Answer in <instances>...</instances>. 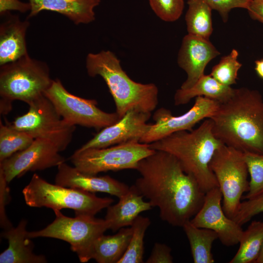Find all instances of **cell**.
I'll list each match as a JSON object with an SVG mask.
<instances>
[{"label":"cell","mask_w":263,"mask_h":263,"mask_svg":"<svg viewBox=\"0 0 263 263\" xmlns=\"http://www.w3.org/2000/svg\"><path fill=\"white\" fill-rule=\"evenodd\" d=\"M239 53L232 49L229 54L221 57L213 67L210 75L223 85L230 86L236 83L238 71L242 64L238 60Z\"/></svg>","instance_id":"29"},{"label":"cell","mask_w":263,"mask_h":263,"mask_svg":"<svg viewBox=\"0 0 263 263\" xmlns=\"http://www.w3.org/2000/svg\"><path fill=\"white\" fill-rule=\"evenodd\" d=\"M100 0H29L31 10L28 19L44 11L60 14L75 24H88L95 20L94 9Z\"/></svg>","instance_id":"19"},{"label":"cell","mask_w":263,"mask_h":263,"mask_svg":"<svg viewBox=\"0 0 263 263\" xmlns=\"http://www.w3.org/2000/svg\"><path fill=\"white\" fill-rule=\"evenodd\" d=\"M52 81L47 63L28 54L0 66V99L29 105L45 95Z\"/></svg>","instance_id":"6"},{"label":"cell","mask_w":263,"mask_h":263,"mask_svg":"<svg viewBox=\"0 0 263 263\" xmlns=\"http://www.w3.org/2000/svg\"><path fill=\"white\" fill-rule=\"evenodd\" d=\"M223 144L214 135L209 118L191 131L176 132L149 144L150 149L176 157L185 172L195 179L205 193L219 187L209 164L216 150Z\"/></svg>","instance_id":"3"},{"label":"cell","mask_w":263,"mask_h":263,"mask_svg":"<svg viewBox=\"0 0 263 263\" xmlns=\"http://www.w3.org/2000/svg\"><path fill=\"white\" fill-rule=\"evenodd\" d=\"M86 67L90 76L99 75L104 79L120 118L132 109L151 113L156 108L158 103V89L156 85L132 80L123 70L120 60L113 52L102 50L88 54Z\"/></svg>","instance_id":"4"},{"label":"cell","mask_w":263,"mask_h":263,"mask_svg":"<svg viewBox=\"0 0 263 263\" xmlns=\"http://www.w3.org/2000/svg\"><path fill=\"white\" fill-rule=\"evenodd\" d=\"M28 105V111L25 114L17 116L12 123L8 124L34 139L50 141L61 151L65 150L72 139L75 126L61 117L45 95Z\"/></svg>","instance_id":"10"},{"label":"cell","mask_w":263,"mask_h":263,"mask_svg":"<svg viewBox=\"0 0 263 263\" xmlns=\"http://www.w3.org/2000/svg\"><path fill=\"white\" fill-rule=\"evenodd\" d=\"M30 10L31 5L29 2H24L19 0H0L1 16L12 10L23 13Z\"/></svg>","instance_id":"36"},{"label":"cell","mask_w":263,"mask_h":263,"mask_svg":"<svg viewBox=\"0 0 263 263\" xmlns=\"http://www.w3.org/2000/svg\"><path fill=\"white\" fill-rule=\"evenodd\" d=\"M27 221L22 220L16 227H11L1 233L8 241V247L0 254V263H44L42 255L33 252L34 245L27 236Z\"/></svg>","instance_id":"21"},{"label":"cell","mask_w":263,"mask_h":263,"mask_svg":"<svg viewBox=\"0 0 263 263\" xmlns=\"http://www.w3.org/2000/svg\"><path fill=\"white\" fill-rule=\"evenodd\" d=\"M55 183L65 187L94 193L104 192L120 198L129 187L109 175L97 176L84 173L65 162L57 166Z\"/></svg>","instance_id":"17"},{"label":"cell","mask_w":263,"mask_h":263,"mask_svg":"<svg viewBox=\"0 0 263 263\" xmlns=\"http://www.w3.org/2000/svg\"><path fill=\"white\" fill-rule=\"evenodd\" d=\"M255 263H263V245L260 255Z\"/></svg>","instance_id":"40"},{"label":"cell","mask_w":263,"mask_h":263,"mask_svg":"<svg viewBox=\"0 0 263 263\" xmlns=\"http://www.w3.org/2000/svg\"><path fill=\"white\" fill-rule=\"evenodd\" d=\"M247 11L252 19L263 23V0H251Z\"/></svg>","instance_id":"37"},{"label":"cell","mask_w":263,"mask_h":263,"mask_svg":"<svg viewBox=\"0 0 263 263\" xmlns=\"http://www.w3.org/2000/svg\"><path fill=\"white\" fill-rule=\"evenodd\" d=\"M34 138L0 121V162L27 148Z\"/></svg>","instance_id":"27"},{"label":"cell","mask_w":263,"mask_h":263,"mask_svg":"<svg viewBox=\"0 0 263 263\" xmlns=\"http://www.w3.org/2000/svg\"><path fill=\"white\" fill-rule=\"evenodd\" d=\"M60 151L50 141L36 138L25 149L0 162V170L9 183L28 171L42 170L65 162Z\"/></svg>","instance_id":"13"},{"label":"cell","mask_w":263,"mask_h":263,"mask_svg":"<svg viewBox=\"0 0 263 263\" xmlns=\"http://www.w3.org/2000/svg\"><path fill=\"white\" fill-rule=\"evenodd\" d=\"M150 116L151 113L131 110L116 122L102 129L79 149L103 148L139 142L150 129L151 123L147 122Z\"/></svg>","instance_id":"15"},{"label":"cell","mask_w":263,"mask_h":263,"mask_svg":"<svg viewBox=\"0 0 263 263\" xmlns=\"http://www.w3.org/2000/svg\"><path fill=\"white\" fill-rule=\"evenodd\" d=\"M250 175L249 187L244 197L248 199L263 190V154L244 152Z\"/></svg>","instance_id":"30"},{"label":"cell","mask_w":263,"mask_h":263,"mask_svg":"<svg viewBox=\"0 0 263 263\" xmlns=\"http://www.w3.org/2000/svg\"><path fill=\"white\" fill-rule=\"evenodd\" d=\"M215 136L243 152L263 154V98L256 90L234 89L209 118Z\"/></svg>","instance_id":"2"},{"label":"cell","mask_w":263,"mask_h":263,"mask_svg":"<svg viewBox=\"0 0 263 263\" xmlns=\"http://www.w3.org/2000/svg\"><path fill=\"white\" fill-rule=\"evenodd\" d=\"M56 218L44 228L28 232L30 238L48 237L60 239L68 243L81 263L92 259L93 245L95 240L109 229L105 219L94 216L75 215V217L64 215L60 210L54 211Z\"/></svg>","instance_id":"7"},{"label":"cell","mask_w":263,"mask_h":263,"mask_svg":"<svg viewBox=\"0 0 263 263\" xmlns=\"http://www.w3.org/2000/svg\"><path fill=\"white\" fill-rule=\"evenodd\" d=\"M240 246L230 263H255L263 245V222L253 221L244 231Z\"/></svg>","instance_id":"26"},{"label":"cell","mask_w":263,"mask_h":263,"mask_svg":"<svg viewBox=\"0 0 263 263\" xmlns=\"http://www.w3.org/2000/svg\"><path fill=\"white\" fill-rule=\"evenodd\" d=\"M12 108V103L0 99V112L2 115L7 114L11 110Z\"/></svg>","instance_id":"38"},{"label":"cell","mask_w":263,"mask_h":263,"mask_svg":"<svg viewBox=\"0 0 263 263\" xmlns=\"http://www.w3.org/2000/svg\"><path fill=\"white\" fill-rule=\"evenodd\" d=\"M182 227L188 239L194 263H214L211 248L213 243L218 239L217 233L209 229L198 227L190 221Z\"/></svg>","instance_id":"24"},{"label":"cell","mask_w":263,"mask_h":263,"mask_svg":"<svg viewBox=\"0 0 263 263\" xmlns=\"http://www.w3.org/2000/svg\"><path fill=\"white\" fill-rule=\"evenodd\" d=\"M149 2L156 16L167 22L178 19L184 8V0H149Z\"/></svg>","instance_id":"31"},{"label":"cell","mask_w":263,"mask_h":263,"mask_svg":"<svg viewBox=\"0 0 263 263\" xmlns=\"http://www.w3.org/2000/svg\"><path fill=\"white\" fill-rule=\"evenodd\" d=\"M22 192L26 204L31 207H46L54 211L70 208L75 215L94 216L114 202L94 193L51 184L36 173Z\"/></svg>","instance_id":"5"},{"label":"cell","mask_w":263,"mask_h":263,"mask_svg":"<svg viewBox=\"0 0 263 263\" xmlns=\"http://www.w3.org/2000/svg\"><path fill=\"white\" fill-rule=\"evenodd\" d=\"M220 54L209 39L189 34L186 35L182 39L177 57L178 66L187 75L180 89L191 88L204 75L207 64Z\"/></svg>","instance_id":"16"},{"label":"cell","mask_w":263,"mask_h":263,"mask_svg":"<svg viewBox=\"0 0 263 263\" xmlns=\"http://www.w3.org/2000/svg\"><path fill=\"white\" fill-rule=\"evenodd\" d=\"M222 199L219 187L207 192L201 208L190 221L198 227L214 231L224 245L233 246L239 243L244 230L241 225L226 215L221 205Z\"/></svg>","instance_id":"14"},{"label":"cell","mask_w":263,"mask_h":263,"mask_svg":"<svg viewBox=\"0 0 263 263\" xmlns=\"http://www.w3.org/2000/svg\"><path fill=\"white\" fill-rule=\"evenodd\" d=\"M151 222L148 217L139 215L131 225L132 233L128 248L118 263H143L144 238Z\"/></svg>","instance_id":"28"},{"label":"cell","mask_w":263,"mask_h":263,"mask_svg":"<svg viewBox=\"0 0 263 263\" xmlns=\"http://www.w3.org/2000/svg\"><path fill=\"white\" fill-rule=\"evenodd\" d=\"M132 233L131 226L122 228L114 235H101L94 243L92 259L98 263H118L128 248Z\"/></svg>","instance_id":"23"},{"label":"cell","mask_w":263,"mask_h":263,"mask_svg":"<svg viewBox=\"0 0 263 263\" xmlns=\"http://www.w3.org/2000/svg\"><path fill=\"white\" fill-rule=\"evenodd\" d=\"M219 102L206 97L197 96L193 106L182 115L174 116L170 110L160 108L152 116L150 130L139 142L150 144L180 131H191L200 121L209 118L217 110Z\"/></svg>","instance_id":"12"},{"label":"cell","mask_w":263,"mask_h":263,"mask_svg":"<svg viewBox=\"0 0 263 263\" xmlns=\"http://www.w3.org/2000/svg\"><path fill=\"white\" fill-rule=\"evenodd\" d=\"M7 184L2 172L0 170V225L6 230L12 227L6 216L5 210V206L10 200L9 190L7 186Z\"/></svg>","instance_id":"34"},{"label":"cell","mask_w":263,"mask_h":263,"mask_svg":"<svg viewBox=\"0 0 263 263\" xmlns=\"http://www.w3.org/2000/svg\"><path fill=\"white\" fill-rule=\"evenodd\" d=\"M255 63V70L257 74L263 79V59L256 60Z\"/></svg>","instance_id":"39"},{"label":"cell","mask_w":263,"mask_h":263,"mask_svg":"<svg viewBox=\"0 0 263 263\" xmlns=\"http://www.w3.org/2000/svg\"><path fill=\"white\" fill-rule=\"evenodd\" d=\"M136 170L141 175L134 184L137 189L169 225L182 227L201 208L206 193L172 154L155 150L139 162Z\"/></svg>","instance_id":"1"},{"label":"cell","mask_w":263,"mask_h":263,"mask_svg":"<svg viewBox=\"0 0 263 263\" xmlns=\"http://www.w3.org/2000/svg\"><path fill=\"white\" fill-rule=\"evenodd\" d=\"M171 248L165 244L155 243L147 263H172Z\"/></svg>","instance_id":"35"},{"label":"cell","mask_w":263,"mask_h":263,"mask_svg":"<svg viewBox=\"0 0 263 263\" xmlns=\"http://www.w3.org/2000/svg\"><path fill=\"white\" fill-rule=\"evenodd\" d=\"M234 89L222 84L210 75H203L190 88L178 89L174 94V105L179 106L188 103L194 97L204 96L220 103L228 100L233 94Z\"/></svg>","instance_id":"22"},{"label":"cell","mask_w":263,"mask_h":263,"mask_svg":"<svg viewBox=\"0 0 263 263\" xmlns=\"http://www.w3.org/2000/svg\"><path fill=\"white\" fill-rule=\"evenodd\" d=\"M209 167L223 195V209L226 215L233 219L243 194L248 192L249 187L244 152L223 144L215 152Z\"/></svg>","instance_id":"9"},{"label":"cell","mask_w":263,"mask_h":263,"mask_svg":"<svg viewBox=\"0 0 263 263\" xmlns=\"http://www.w3.org/2000/svg\"><path fill=\"white\" fill-rule=\"evenodd\" d=\"M0 25V66L13 62L28 54L26 34L30 22L6 13Z\"/></svg>","instance_id":"18"},{"label":"cell","mask_w":263,"mask_h":263,"mask_svg":"<svg viewBox=\"0 0 263 263\" xmlns=\"http://www.w3.org/2000/svg\"><path fill=\"white\" fill-rule=\"evenodd\" d=\"M262 212H263V190L241 202L233 220L242 226L253 217Z\"/></svg>","instance_id":"32"},{"label":"cell","mask_w":263,"mask_h":263,"mask_svg":"<svg viewBox=\"0 0 263 263\" xmlns=\"http://www.w3.org/2000/svg\"><path fill=\"white\" fill-rule=\"evenodd\" d=\"M185 21L188 34L209 39L213 31L212 9L205 0H188Z\"/></svg>","instance_id":"25"},{"label":"cell","mask_w":263,"mask_h":263,"mask_svg":"<svg viewBox=\"0 0 263 263\" xmlns=\"http://www.w3.org/2000/svg\"><path fill=\"white\" fill-rule=\"evenodd\" d=\"M155 151L149 144L130 142L103 148L78 149L70 160L80 171L96 175L108 171L136 169L139 162Z\"/></svg>","instance_id":"8"},{"label":"cell","mask_w":263,"mask_h":263,"mask_svg":"<svg viewBox=\"0 0 263 263\" xmlns=\"http://www.w3.org/2000/svg\"><path fill=\"white\" fill-rule=\"evenodd\" d=\"M143 197L133 185L116 204L109 206L104 219L109 229L115 232L131 226L140 213L151 209L149 202L145 201Z\"/></svg>","instance_id":"20"},{"label":"cell","mask_w":263,"mask_h":263,"mask_svg":"<svg viewBox=\"0 0 263 263\" xmlns=\"http://www.w3.org/2000/svg\"><path fill=\"white\" fill-rule=\"evenodd\" d=\"M61 117L69 123L96 130L110 126L120 118L115 113L104 112L97 107L94 99L75 95L68 91L56 78L45 93Z\"/></svg>","instance_id":"11"},{"label":"cell","mask_w":263,"mask_h":263,"mask_svg":"<svg viewBox=\"0 0 263 263\" xmlns=\"http://www.w3.org/2000/svg\"><path fill=\"white\" fill-rule=\"evenodd\" d=\"M212 10L218 12L224 22L227 21L229 12L234 8L247 10L251 0H205Z\"/></svg>","instance_id":"33"}]
</instances>
